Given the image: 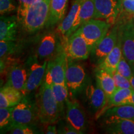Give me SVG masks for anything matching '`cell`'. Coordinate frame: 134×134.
<instances>
[{"mask_svg":"<svg viewBox=\"0 0 134 134\" xmlns=\"http://www.w3.org/2000/svg\"><path fill=\"white\" fill-rule=\"evenodd\" d=\"M52 84L51 76L46 70L44 79L40 86L36 102L38 120L45 125L57 123L60 121L63 113L53 96Z\"/></svg>","mask_w":134,"mask_h":134,"instance_id":"6da1fadb","label":"cell"},{"mask_svg":"<svg viewBox=\"0 0 134 134\" xmlns=\"http://www.w3.org/2000/svg\"><path fill=\"white\" fill-rule=\"evenodd\" d=\"M51 0H41L25 7H18V22L27 32L39 31L47 24Z\"/></svg>","mask_w":134,"mask_h":134,"instance_id":"7a4b0ae2","label":"cell"},{"mask_svg":"<svg viewBox=\"0 0 134 134\" xmlns=\"http://www.w3.org/2000/svg\"><path fill=\"white\" fill-rule=\"evenodd\" d=\"M65 81L70 98H75V96L83 91L88 85L86 71L83 66L75 61L68 60Z\"/></svg>","mask_w":134,"mask_h":134,"instance_id":"3957f363","label":"cell"},{"mask_svg":"<svg viewBox=\"0 0 134 134\" xmlns=\"http://www.w3.org/2000/svg\"><path fill=\"white\" fill-rule=\"evenodd\" d=\"M111 26V24L104 20L91 19L82 24L77 31L85 38L93 50L106 35Z\"/></svg>","mask_w":134,"mask_h":134,"instance_id":"277c9868","label":"cell"},{"mask_svg":"<svg viewBox=\"0 0 134 134\" xmlns=\"http://www.w3.org/2000/svg\"><path fill=\"white\" fill-rule=\"evenodd\" d=\"M37 119H38L37 103L27 96H23L13 110L12 124H35Z\"/></svg>","mask_w":134,"mask_h":134,"instance_id":"5b68a950","label":"cell"},{"mask_svg":"<svg viewBox=\"0 0 134 134\" xmlns=\"http://www.w3.org/2000/svg\"><path fill=\"white\" fill-rule=\"evenodd\" d=\"M65 50L68 60L77 61L87 59L91 55L92 48L76 31L67 39Z\"/></svg>","mask_w":134,"mask_h":134,"instance_id":"8992f818","label":"cell"},{"mask_svg":"<svg viewBox=\"0 0 134 134\" xmlns=\"http://www.w3.org/2000/svg\"><path fill=\"white\" fill-rule=\"evenodd\" d=\"M120 29V23H116L92 50L91 55L94 62L99 65L116 45Z\"/></svg>","mask_w":134,"mask_h":134,"instance_id":"52a82bcc","label":"cell"},{"mask_svg":"<svg viewBox=\"0 0 134 134\" xmlns=\"http://www.w3.org/2000/svg\"><path fill=\"white\" fill-rule=\"evenodd\" d=\"M66 121L75 128L80 134L86 130L88 120L85 110L75 98H68L65 102Z\"/></svg>","mask_w":134,"mask_h":134,"instance_id":"ba28073f","label":"cell"},{"mask_svg":"<svg viewBox=\"0 0 134 134\" xmlns=\"http://www.w3.org/2000/svg\"><path fill=\"white\" fill-rule=\"evenodd\" d=\"M122 55L128 62L134 74V21L132 18L122 21Z\"/></svg>","mask_w":134,"mask_h":134,"instance_id":"9c48e42d","label":"cell"},{"mask_svg":"<svg viewBox=\"0 0 134 134\" xmlns=\"http://www.w3.org/2000/svg\"><path fill=\"white\" fill-rule=\"evenodd\" d=\"M27 78L24 89V93H31L39 87L42 83L46 75L48 60H45L43 63L38 62L36 58H30L28 61Z\"/></svg>","mask_w":134,"mask_h":134,"instance_id":"30bf717a","label":"cell"},{"mask_svg":"<svg viewBox=\"0 0 134 134\" xmlns=\"http://www.w3.org/2000/svg\"><path fill=\"white\" fill-rule=\"evenodd\" d=\"M84 91L89 106L96 113V116L99 117L104 113L108 103V96L97 83L96 85L88 84Z\"/></svg>","mask_w":134,"mask_h":134,"instance_id":"8fae6325","label":"cell"},{"mask_svg":"<svg viewBox=\"0 0 134 134\" xmlns=\"http://www.w3.org/2000/svg\"><path fill=\"white\" fill-rule=\"evenodd\" d=\"M65 46L61 47L58 41V35L55 32L45 34L41 38L37 48V55L40 60H48L55 57Z\"/></svg>","mask_w":134,"mask_h":134,"instance_id":"7c38bea8","label":"cell"},{"mask_svg":"<svg viewBox=\"0 0 134 134\" xmlns=\"http://www.w3.org/2000/svg\"><path fill=\"white\" fill-rule=\"evenodd\" d=\"M68 63V58L65 47L52 60L48 62L47 70L51 76L53 83L65 84V73Z\"/></svg>","mask_w":134,"mask_h":134,"instance_id":"4fadbf2b","label":"cell"},{"mask_svg":"<svg viewBox=\"0 0 134 134\" xmlns=\"http://www.w3.org/2000/svg\"><path fill=\"white\" fill-rule=\"evenodd\" d=\"M94 19H103L113 24L119 11L120 3L117 0H94Z\"/></svg>","mask_w":134,"mask_h":134,"instance_id":"5bb4252c","label":"cell"},{"mask_svg":"<svg viewBox=\"0 0 134 134\" xmlns=\"http://www.w3.org/2000/svg\"><path fill=\"white\" fill-rule=\"evenodd\" d=\"M103 127L106 133L134 134V121L114 116L104 117Z\"/></svg>","mask_w":134,"mask_h":134,"instance_id":"9a60e30c","label":"cell"},{"mask_svg":"<svg viewBox=\"0 0 134 134\" xmlns=\"http://www.w3.org/2000/svg\"><path fill=\"white\" fill-rule=\"evenodd\" d=\"M27 70V68L22 64L14 63L10 67L7 73V82L4 86H11L19 90L24 94Z\"/></svg>","mask_w":134,"mask_h":134,"instance_id":"2e32d148","label":"cell"},{"mask_svg":"<svg viewBox=\"0 0 134 134\" xmlns=\"http://www.w3.org/2000/svg\"><path fill=\"white\" fill-rule=\"evenodd\" d=\"M120 23V29L119 35L118 40L117 43L112 51L104 58L103 61L100 62L97 68L103 69L108 71L110 74L113 73L116 70V68L119 62L120 58L122 57V21Z\"/></svg>","mask_w":134,"mask_h":134,"instance_id":"e0dca14e","label":"cell"},{"mask_svg":"<svg viewBox=\"0 0 134 134\" xmlns=\"http://www.w3.org/2000/svg\"><path fill=\"white\" fill-rule=\"evenodd\" d=\"M85 0H75L67 16L63 18L58 26V33L61 35L66 42L71 35V30L81 4Z\"/></svg>","mask_w":134,"mask_h":134,"instance_id":"ac0fdd59","label":"cell"},{"mask_svg":"<svg viewBox=\"0 0 134 134\" xmlns=\"http://www.w3.org/2000/svg\"><path fill=\"white\" fill-rule=\"evenodd\" d=\"M19 22L16 16H3L0 18V41H16Z\"/></svg>","mask_w":134,"mask_h":134,"instance_id":"d6986e66","label":"cell"},{"mask_svg":"<svg viewBox=\"0 0 134 134\" xmlns=\"http://www.w3.org/2000/svg\"><path fill=\"white\" fill-rule=\"evenodd\" d=\"M95 13L94 0H85L81 4L71 30V34L89 20L94 19Z\"/></svg>","mask_w":134,"mask_h":134,"instance_id":"ffe728a7","label":"cell"},{"mask_svg":"<svg viewBox=\"0 0 134 134\" xmlns=\"http://www.w3.org/2000/svg\"><path fill=\"white\" fill-rule=\"evenodd\" d=\"M68 0H51L50 16L47 26H51L62 22L65 18Z\"/></svg>","mask_w":134,"mask_h":134,"instance_id":"44dd1931","label":"cell"},{"mask_svg":"<svg viewBox=\"0 0 134 134\" xmlns=\"http://www.w3.org/2000/svg\"><path fill=\"white\" fill-rule=\"evenodd\" d=\"M96 77V83L103 89L109 99L117 88L113 75L104 70L97 68Z\"/></svg>","mask_w":134,"mask_h":134,"instance_id":"7402d4cb","label":"cell"},{"mask_svg":"<svg viewBox=\"0 0 134 134\" xmlns=\"http://www.w3.org/2000/svg\"><path fill=\"white\" fill-rule=\"evenodd\" d=\"M132 91L133 89L116 88L113 94L109 98L108 103L104 110V113L106 111L107 109L111 107L127 104L129 99L132 95Z\"/></svg>","mask_w":134,"mask_h":134,"instance_id":"603a6c76","label":"cell"},{"mask_svg":"<svg viewBox=\"0 0 134 134\" xmlns=\"http://www.w3.org/2000/svg\"><path fill=\"white\" fill-rule=\"evenodd\" d=\"M109 116L117 117L134 121V105L124 104L111 107L104 113L103 117Z\"/></svg>","mask_w":134,"mask_h":134,"instance_id":"cb8c5ba5","label":"cell"},{"mask_svg":"<svg viewBox=\"0 0 134 134\" xmlns=\"http://www.w3.org/2000/svg\"><path fill=\"white\" fill-rule=\"evenodd\" d=\"M52 88L53 96L59 105L60 108L63 111L65 102H66L67 98H68L69 91H68V87H67L66 83H53Z\"/></svg>","mask_w":134,"mask_h":134,"instance_id":"d4e9b609","label":"cell"},{"mask_svg":"<svg viewBox=\"0 0 134 134\" xmlns=\"http://www.w3.org/2000/svg\"><path fill=\"white\" fill-rule=\"evenodd\" d=\"M0 93L3 94L11 107H14L19 103L23 98V94H24L16 88L7 86L1 87Z\"/></svg>","mask_w":134,"mask_h":134,"instance_id":"484cf974","label":"cell"},{"mask_svg":"<svg viewBox=\"0 0 134 134\" xmlns=\"http://www.w3.org/2000/svg\"><path fill=\"white\" fill-rule=\"evenodd\" d=\"M14 107L0 108V128L1 133L8 131L12 124V113Z\"/></svg>","mask_w":134,"mask_h":134,"instance_id":"4316f807","label":"cell"},{"mask_svg":"<svg viewBox=\"0 0 134 134\" xmlns=\"http://www.w3.org/2000/svg\"><path fill=\"white\" fill-rule=\"evenodd\" d=\"M7 132L12 134L40 133L35 124H11Z\"/></svg>","mask_w":134,"mask_h":134,"instance_id":"83f0119b","label":"cell"},{"mask_svg":"<svg viewBox=\"0 0 134 134\" xmlns=\"http://www.w3.org/2000/svg\"><path fill=\"white\" fill-rule=\"evenodd\" d=\"M18 43L16 41H0V57L4 59L12 55L18 49Z\"/></svg>","mask_w":134,"mask_h":134,"instance_id":"f1b7e54d","label":"cell"},{"mask_svg":"<svg viewBox=\"0 0 134 134\" xmlns=\"http://www.w3.org/2000/svg\"><path fill=\"white\" fill-rule=\"evenodd\" d=\"M115 71L129 80L132 78V76L133 75V71L131 66H130L128 62L125 59L123 55H122L119 62L117 65Z\"/></svg>","mask_w":134,"mask_h":134,"instance_id":"f546056e","label":"cell"},{"mask_svg":"<svg viewBox=\"0 0 134 134\" xmlns=\"http://www.w3.org/2000/svg\"><path fill=\"white\" fill-rule=\"evenodd\" d=\"M113 76L117 88L132 89L130 80L126 77L119 74L116 71L113 73Z\"/></svg>","mask_w":134,"mask_h":134,"instance_id":"4dcf8cb0","label":"cell"},{"mask_svg":"<svg viewBox=\"0 0 134 134\" xmlns=\"http://www.w3.org/2000/svg\"><path fill=\"white\" fill-rule=\"evenodd\" d=\"M18 9L14 0H0V13L1 15Z\"/></svg>","mask_w":134,"mask_h":134,"instance_id":"1f68e13d","label":"cell"},{"mask_svg":"<svg viewBox=\"0 0 134 134\" xmlns=\"http://www.w3.org/2000/svg\"><path fill=\"white\" fill-rule=\"evenodd\" d=\"M58 133L64 134H80V132L73 128L71 125H70L66 121L65 122H62L58 125L57 129Z\"/></svg>","mask_w":134,"mask_h":134,"instance_id":"d6a6232c","label":"cell"},{"mask_svg":"<svg viewBox=\"0 0 134 134\" xmlns=\"http://www.w3.org/2000/svg\"><path fill=\"white\" fill-rule=\"evenodd\" d=\"M122 4L127 13L134 14V0H122Z\"/></svg>","mask_w":134,"mask_h":134,"instance_id":"836d02e7","label":"cell"},{"mask_svg":"<svg viewBox=\"0 0 134 134\" xmlns=\"http://www.w3.org/2000/svg\"><path fill=\"white\" fill-rule=\"evenodd\" d=\"M56 124H48L46 125V129L45 130V133L47 134H57L58 133L57 127L56 126Z\"/></svg>","mask_w":134,"mask_h":134,"instance_id":"e575fe53","label":"cell"},{"mask_svg":"<svg viewBox=\"0 0 134 134\" xmlns=\"http://www.w3.org/2000/svg\"><path fill=\"white\" fill-rule=\"evenodd\" d=\"M10 105L3 93H0V108H9Z\"/></svg>","mask_w":134,"mask_h":134,"instance_id":"d590c367","label":"cell"},{"mask_svg":"<svg viewBox=\"0 0 134 134\" xmlns=\"http://www.w3.org/2000/svg\"><path fill=\"white\" fill-rule=\"evenodd\" d=\"M18 1L19 3L18 7H25V6H27L33 3L41 1V0H18Z\"/></svg>","mask_w":134,"mask_h":134,"instance_id":"8d00e7d4","label":"cell"},{"mask_svg":"<svg viewBox=\"0 0 134 134\" xmlns=\"http://www.w3.org/2000/svg\"><path fill=\"white\" fill-rule=\"evenodd\" d=\"M127 104H132V105H134V90H133L132 91V93L131 96L129 99L128 103H127Z\"/></svg>","mask_w":134,"mask_h":134,"instance_id":"74e56055","label":"cell"},{"mask_svg":"<svg viewBox=\"0 0 134 134\" xmlns=\"http://www.w3.org/2000/svg\"><path fill=\"white\" fill-rule=\"evenodd\" d=\"M130 83H131L132 89L134 90V74L133 75V76H132V78L130 79Z\"/></svg>","mask_w":134,"mask_h":134,"instance_id":"f35d334b","label":"cell"},{"mask_svg":"<svg viewBox=\"0 0 134 134\" xmlns=\"http://www.w3.org/2000/svg\"><path fill=\"white\" fill-rule=\"evenodd\" d=\"M133 21H134V14H133Z\"/></svg>","mask_w":134,"mask_h":134,"instance_id":"ab89813d","label":"cell"}]
</instances>
